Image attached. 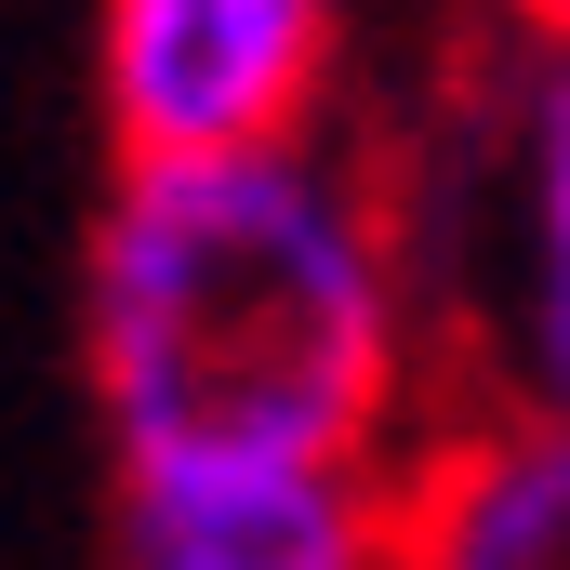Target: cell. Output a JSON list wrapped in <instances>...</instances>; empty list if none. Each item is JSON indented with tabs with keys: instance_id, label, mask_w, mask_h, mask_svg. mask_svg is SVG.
Segmentation results:
<instances>
[{
	"instance_id": "277c9868",
	"label": "cell",
	"mask_w": 570,
	"mask_h": 570,
	"mask_svg": "<svg viewBox=\"0 0 570 570\" xmlns=\"http://www.w3.org/2000/svg\"><path fill=\"white\" fill-rule=\"evenodd\" d=\"M399 570H570V425L491 412L399 478Z\"/></svg>"
},
{
	"instance_id": "8992f818",
	"label": "cell",
	"mask_w": 570,
	"mask_h": 570,
	"mask_svg": "<svg viewBox=\"0 0 570 570\" xmlns=\"http://www.w3.org/2000/svg\"><path fill=\"white\" fill-rule=\"evenodd\" d=\"M518 13H531V40H544V53H570V0H518Z\"/></svg>"
},
{
	"instance_id": "7a4b0ae2",
	"label": "cell",
	"mask_w": 570,
	"mask_h": 570,
	"mask_svg": "<svg viewBox=\"0 0 570 570\" xmlns=\"http://www.w3.org/2000/svg\"><path fill=\"white\" fill-rule=\"evenodd\" d=\"M94 80L120 173L159 159H266L318 134L332 94V0H107Z\"/></svg>"
},
{
	"instance_id": "6da1fadb",
	"label": "cell",
	"mask_w": 570,
	"mask_h": 570,
	"mask_svg": "<svg viewBox=\"0 0 570 570\" xmlns=\"http://www.w3.org/2000/svg\"><path fill=\"white\" fill-rule=\"evenodd\" d=\"M80 372L120 478L372 464L399 425V253L332 146L159 159L94 213Z\"/></svg>"
},
{
	"instance_id": "3957f363",
	"label": "cell",
	"mask_w": 570,
	"mask_h": 570,
	"mask_svg": "<svg viewBox=\"0 0 570 570\" xmlns=\"http://www.w3.org/2000/svg\"><path fill=\"white\" fill-rule=\"evenodd\" d=\"M120 570H399L385 464L120 478Z\"/></svg>"
},
{
	"instance_id": "5b68a950",
	"label": "cell",
	"mask_w": 570,
	"mask_h": 570,
	"mask_svg": "<svg viewBox=\"0 0 570 570\" xmlns=\"http://www.w3.org/2000/svg\"><path fill=\"white\" fill-rule=\"evenodd\" d=\"M518 199H531V266H518V412L570 425V53H544L518 107Z\"/></svg>"
}]
</instances>
